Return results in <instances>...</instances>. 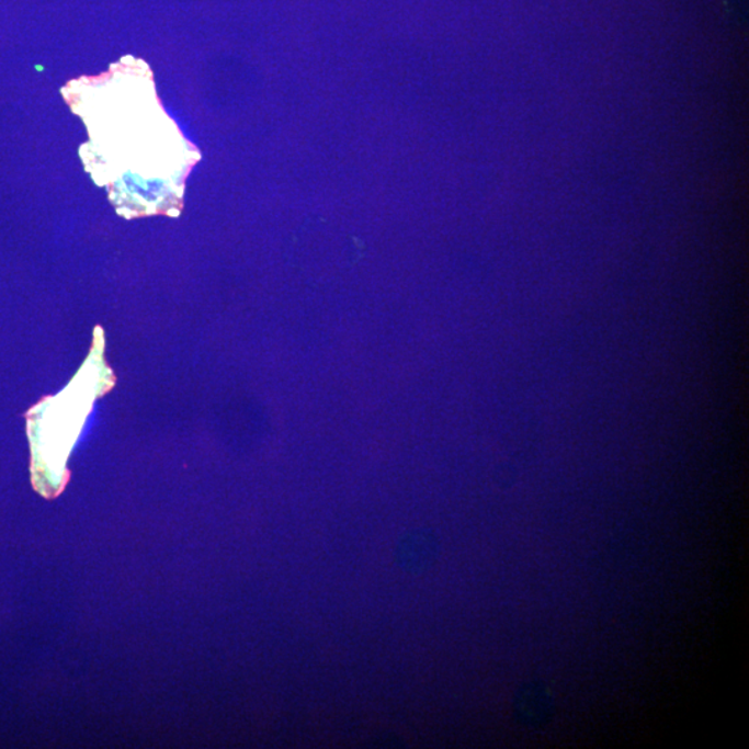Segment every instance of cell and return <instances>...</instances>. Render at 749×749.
I'll list each match as a JSON object with an SVG mask.
<instances>
[{
	"label": "cell",
	"mask_w": 749,
	"mask_h": 749,
	"mask_svg": "<svg viewBox=\"0 0 749 749\" xmlns=\"http://www.w3.org/2000/svg\"><path fill=\"white\" fill-rule=\"evenodd\" d=\"M554 708L546 685L538 682L523 684L513 700V715L529 729L546 726L553 719Z\"/></svg>",
	"instance_id": "6da1fadb"
}]
</instances>
